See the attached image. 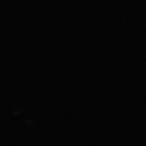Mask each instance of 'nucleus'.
I'll return each mask as SVG.
<instances>
[]
</instances>
